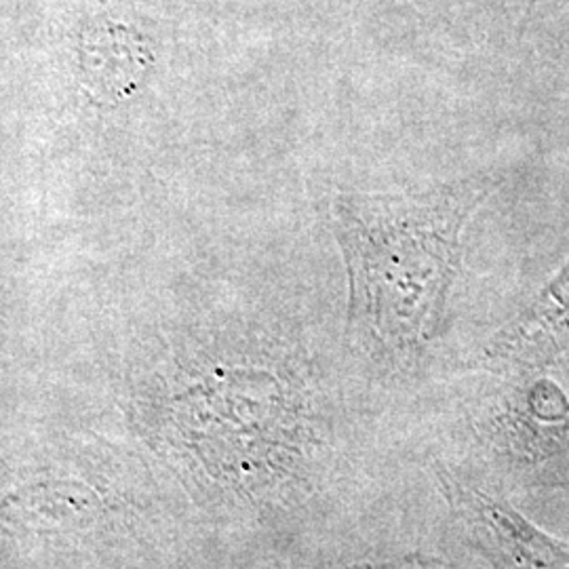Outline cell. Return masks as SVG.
<instances>
[{"label": "cell", "mask_w": 569, "mask_h": 569, "mask_svg": "<svg viewBox=\"0 0 569 569\" xmlns=\"http://www.w3.org/2000/svg\"><path fill=\"white\" fill-rule=\"evenodd\" d=\"M359 569H449L441 563L427 561V559H406V561H397V563H387V566H373V568Z\"/></svg>", "instance_id": "7a4b0ae2"}, {"label": "cell", "mask_w": 569, "mask_h": 569, "mask_svg": "<svg viewBox=\"0 0 569 569\" xmlns=\"http://www.w3.org/2000/svg\"><path fill=\"white\" fill-rule=\"evenodd\" d=\"M456 500L470 517L472 528L488 533L519 569H569V547L533 528L519 512L481 493L456 489Z\"/></svg>", "instance_id": "6da1fadb"}]
</instances>
